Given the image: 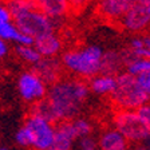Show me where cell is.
<instances>
[{
    "label": "cell",
    "mask_w": 150,
    "mask_h": 150,
    "mask_svg": "<svg viewBox=\"0 0 150 150\" xmlns=\"http://www.w3.org/2000/svg\"><path fill=\"white\" fill-rule=\"evenodd\" d=\"M147 11H149V13H150V4L147 6Z\"/></svg>",
    "instance_id": "e575fe53"
},
{
    "label": "cell",
    "mask_w": 150,
    "mask_h": 150,
    "mask_svg": "<svg viewBox=\"0 0 150 150\" xmlns=\"http://www.w3.org/2000/svg\"><path fill=\"white\" fill-rule=\"evenodd\" d=\"M16 84H18V91L22 99L31 105L44 99L48 94L47 84L32 70L24 71L19 75Z\"/></svg>",
    "instance_id": "52a82bcc"
},
{
    "label": "cell",
    "mask_w": 150,
    "mask_h": 150,
    "mask_svg": "<svg viewBox=\"0 0 150 150\" xmlns=\"http://www.w3.org/2000/svg\"><path fill=\"white\" fill-rule=\"evenodd\" d=\"M0 39L13 42L18 46H34L35 39L19 31L12 20H0Z\"/></svg>",
    "instance_id": "7c38bea8"
},
{
    "label": "cell",
    "mask_w": 150,
    "mask_h": 150,
    "mask_svg": "<svg viewBox=\"0 0 150 150\" xmlns=\"http://www.w3.org/2000/svg\"><path fill=\"white\" fill-rule=\"evenodd\" d=\"M137 81L139 83L141 88L145 91V94L150 99V72H144V74L137 75Z\"/></svg>",
    "instance_id": "d4e9b609"
},
{
    "label": "cell",
    "mask_w": 150,
    "mask_h": 150,
    "mask_svg": "<svg viewBox=\"0 0 150 150\" xmlns=\"http://www.w3.org/2000/svg\"><path fill=\"white\" fill-rule=\"evenodd\" d=\"M24 126L30 130L32 137V149L48 150L55 137V125L43 117L36 114H28L24 121Z\"/></svg>",
    "instance_id": "8992f818"
},
{
    "label": "cell",
    "mask_w": 150,
    "mask_h": 150,
    "mask_svg": "<svg viewBox=\"0 0 150 150\" xmlns=\"http://www.w3.org/2000/svg\"><path fill=\"white\" fill-rule=\"evenodd\" d=\"M134 150H149L144 144H137V146L134 147Z\"/></svg>",
    "instance_id": "4dcf8cb0"
},
{
    "label": "cell",
    "mask_w": 150,
    "mask_h": 150,
    "mask_svg": "<svg viewBox=\"0 0 150 150\" xmlns=\"http://www.w3.org/2000/svg\"><path fill=\"white\" fill-rule=\"evenodd\" d=\"M126 72L129 74L137 75L144 74V72H150V58H141V59H134L126 66Z\"/></svg>",
    "instance_id": "44dd1931"
},
{
    "label": "cell",
    "mask_w": 150,
    "mask_h": 150,
    "mask_svg": "<svg viewBox=\"0 0 150 150\" xmlns=\"http://www.w3.org/2000/svg\"><path fill=\"white\" fill-rule=\"evenodd\" d=\"M100 150H127L129 141L115 129H107L99 138Z\"/></svg>",
    "instance_id": "9a60e30c"
},
{
    "label": "cell",
    "mask_w": 150,
    "mask_h": 150,
    "mask_svg": "<svg viewBox=\"0 0 150 150\" xmlns=\"http://www.w3.org/2000/svg\"><path fill=\"white\" fill-rule=\"evenodd\" d=\"M63 64L60 59L56 58H42L36 64L31 67V70L35 74L48 86H52L56 82H59L62 79V71H63Z\"/></svg>",
    "instance_id": "9c48e42d"
},
{
    "label": "cell",
    "mask_w": 150,
    "mask_h": 150,
    "mask_svg": "<svg viewBox=\"0 0 150 150\" xmlns=\"http://www.w3.org/2000/svg\"><path fill=\"white\" fill-rule=\"evenodd\" d=\"M6 1H8V0H6Z\"/></svg>",
    "instance_id": "8d00e7d4"
},
{
    "label": "cell",
    "mask_w": 150,
    "mask_h": 150,
    "mask_svg": "<svg viewBox=\"0 0 150 150\" xmlns=\"http://www.w3.org/2000/svg\"><path fill=\"white\" fill-rule=\"evenodd\" d=\"M12 22L19 28V31L34 39L48 32H55V20L44 15L39 9L18 16Z\"/></svg>",
    "instance_id": "5b68a950"
},
{
    "label": "cell",
    "mask_w": 150,
    "mask_h": 150,
    "mask_svg": "<svg viewBox=\"0 0 150 150\" xmlns=\"http://www.w3.org/2000/svg\"><path fill=\"white\" fill-rule=\"evenodd\" d=\"M110 100L117 110H138L150 99L141 88L137 76L123 71L117 76V87Z\"/></svg>",
    "instance_id": "3957f363"
},
{
    "label": "cell",
    "mask_w": 150,
    "mask_h": 150,
    "mask_svg": "<svg viewBox=\"0 0 150 150\" xmlns=\"http://www.w3.org/2000/svg\"><path fill=\"white\" fill-rule=\"evenodd\" d=\"M72 142H74V139H71L69 135H66L63 131L55 127V137H54L52 145L48 150H71Z\"/></svg>",
    "instance_id": "7402d4cb"
},
{
    "label": "cell",
    "mask_w": 150,
    "mask_h": 150,
    "mask_svg": "<svg viewBox=\"0 0 150 150\" xmlns=\"http://www.w3.org/2000/svg\"><path fill=\"white\" fill-rule=\"evenodd\" d=\"M16 142H18L20 146H24V147H32V137H31V133L25 127L24 125L22 127L16 131Z\"/></svg>",
    "instance_id": "cb8c5ba5"
},
{
    "label": "cell",
    "mask_w": 150,
    "mask_h": 150,
    "mask_svg": "<svg viewBox=\"0 0 150 150\" xmlns=\"http://www.w3.org/2000/svg\"><path fill=\"white\" fill-rule=\"evenodd\" d=\"M79 146H81V150H97L98 144L93 137L87 135L79 139Z\"/></svg>",
    "instance_id": "484cf974"
},
{
    "label": "cell",
    "mask_w": 150,
    "mask_h": 150,
    "mask_svg": "<svg viewBox=\"0 0 150 150\" xmlns=\"http://www.w3.org/2000/svg\"><path fill=\"white\" fill-rule=\"evenodd\" d=\"M34 47L38 52L42 55V58H56L62 51V39L56 32H48L35 39Z\"/></svg>",
    "instance_id": "8fae6325"
},
{
    "label": "cell",
    "mask_w": 150,
    "mask_h": 150,
    "mask_svg": "<svg viewBox=\"0 0 150 150\" xmlns=\"http://www.w3.org/2000/svg\"><path fill=\"white\" fill-rule=\"evenodd\" d=\"M141 144H144V145H145V146H146V147H147V149H149V150H150V135H149V137H147V138H146V139H145V141H144V142H141Z\"/></svg>",
    "instance_id": "d6a6232c"
},
{
    "label": "cell",
    "mask_w": 150,
    "mask_h": 150,
    "mask_svg": "<svg viewBox=\"0 0 150 150\" xmlns=\"http://www.w3.org/2000/svg\"><path fill=\"white\" fill-rule=\"evenodd\" d=\"M135 111H137V114L139 115V118L150 127V100L147 103H145V105H142V106L138 110H135Z\"/></svg>",
    "instance_id": "4316f807"
},
{
    "label": "cell",
    "mask_w": 150,
    "mask_h": 150,
    "mask_svg": "<svg viewBox=\"0 0 150 150\" xmlns=\"http://www.w3.org/2000/svg\"><path fill=\"white\" fill-rule=\"evenodd\" d=\"M137 1L141 3V4H144V6H146V7L150 4V0H137Z\"/></svg>",
    "instance_id": "836d02e7"
},
{
    "label": "cell",
    "mask_w": 150,
    "mask_h": 150,
    "mask_svg": "<svg viewBox=\"0 0 150 150\" xmlns=\"http://www.w3.org/2000/svg\"><path fill=\"white\" fill-rule=\"evenodd\" d=\"M7 8H8L13 20L18 16L38 9V6L36 0H8L7 1Z\"/></svg>",
    "instance_id": "e0dca14e"
},
{
    "label": "cell",
    "mask_w": 150,
    "mask_h": 150,
    "mask_svg": "<svg viewBox=\"0 0 150 150\" xmlns=\"http://www.w3.org/2000/svg\"><path fill=\"white\" fill-rule=\"evenodd\" d=\"M145 42H146L147 51H149V54H150V35H146V36H145Z\"/></svg>",
    "instance_id": "1f68e13d"
},
{
    "label": "cell",
    "mask_w": 150,
    "mask_h": 150,
    "mask_svg": "<svg viewBox=\"0 0 150 150\" xmlns=\"http://www.w3.org/2000/svg\"><path fill=\"white\" fill-rule=\"evenodd\" d=\"M90 95L88 83L81 78H62L48 88L47 99L51 103L58 123L78 118Z\"/></svg>",
    "instance_id": "6da1fadb"
},
{
    "label": "cell",
    "mask_w": 150,
    "mask_h": 150,
    "mask_svg": "<svg viewBox=\"0 0 150 150\" xmlns=\"http://www.w3.org/2000/svg\"><path fill=\"white\" fill-rule=\"evenodd\" d=\"M117 87V76L98 74L88 81V88L98 95H111Z\"/></svg>",
    "instance_id": "2e32d148"
},
{
    "label": "cell",
    "mask_w": 150,
    "mask_h": 150,
    "mask_svg": "<svg viewBox=\"0 0 150 150\" xmlns=\"http://www.w3.org/2000/svg\"><path fill=\"white\" fill-rule=\"evenodd\" d=\"M38 9L52 20L64 18L71 11L70 0H36Z\"/></svg>",
    "instance_id": "5bb4252c"
},
{
    "label": "cell",
    "mask_w": 150,
    "mask_h": 150,
    "mask_svg": "<svg viewBox=\"0 0 150 150\" xmlns=\"http://www.w3.org/2000/svg\"><path fill=\"white\" fill-rule=\"evenodd\" d=\"M105 51L99 46H86L66 51L60 60L69 72L81 79H91L100 74V64Z\"/></svg>",
    "instance_id": "7a4b0ae2"
},
{
    "label": "cell",
    "mask_w": 150,
    "mask_h": 150,
    "mask_svg": "<svg viewBox=\"0 0 150 150\" xmlns=\"http://www.w3.org/2000/svg\"><path fill=\"white\" fill-rule=\"evenodd\" d=\"M112 125L129 142H144L150 135V127L135 110H117L112 114Z\"/></svg>",
    "instance_id": "277c9868"
},
{
    "label": "cell",
    "mask_w": 150,
    "mask_h": 150,
    "mask_svg": "<svg viewBox=\"0 0 150 150\" xmlns=\"http://www.w3.org/2000/svg\"><path fill=\"white\" fill-rule=\"evenodd\" d=\"M72 126L75 129V133L78 135V138H83V137H87V135L91 134L93 131V126L91 123L84 118H75L72 119Z\"/></svg>",
    "instance_id": "603a6c76"
},
{
    "label": "cell",
    "mask_w": 150,
    "mask_h": 150,
    "mask_svg": "<svg viewBox=\"0 0 150 150\" xmlns=\"http://www.w3.org/2000/svg\"><path fill=\"white\" fill-rule=\"evenodd\" d=\"M15 52L22 60L30 63L31 67L42 59V55L38 52V50L34 46H16Z\"/></svg>",
    "instance_id": "d6986e66"
},
{
    "label": "cell",
    "mask_w": 150,
    "mask_h": 150,
    "mask_svg": "<svg viewBox=\"0 0 150 150\" xmlns=\"http://www.w3.org/2000/svg\"><path fill=\"white\" fill-rule=\"evenodd\" d=\"M0 20H12V16L9 13L7 6H3L0 3Z\"/></svg>",
    "instance_id": "f1b7e54d"
},
{
    "label": "cell",
    "mask_w": 150,
    "mask_h": 150,
    "mask_svg": "<svg viewBox=\"0 0 150 150\" xmlns=\"http://www.w3.org/2000/svg\"><path fill=\"white\" fill-rule=\"evenodd\" d=\"M0 150H7V149H4V147H0Z\"/></svg>",
    "instance_id": "d590c367"
},
{
    "label": "cell",
    "mask_w": 150,
    "mask_h": 150,
    "mask_svg": "<svg viewBox=\"0 0 150 150\" xmlns=\"http://www.w3.org/2000/svg\"><path fill=\"white\" fill-rule=\"evenodd\" d=\"M129 50L131 51V54L137 58V59H141V58H150V54L147 51L146 47V42H145V36H133L130 39V43H129Z\"/></svg>",
    "instance_id": "ffe728a7"
},
{
    "label": "cell",
    "mask_w": 150,
    "mask_h": 150,
    "mask_svg": "<svg viewBox=\"0 0 150 150\" xmlns=\"http://www.w3.org/2000/svg\"><path fill=\"white\" fill-rule=\"evenodd\" d=\"M7 54H8V44H7L6 40L0 39V59L7 56Z\"/></svg>",
    "instance_id": "f546056e"
},
{
    "label": "cell",
    "mask_w": 150,
    "mask_h": 150,
    "mask_svg": "<svg viewBox=\"0 0 150 150\" xmlns=\"http://www.w3.org/2000/svg\"><path fill=\"white\" fill-rule=\"evenodd\" d=\"M137 0H98V13L106 20L119 22Z\"/></svg>",
    "instance_id": "30bf717a"
},
{
    "label": "cell",
    "mask_w": 150,
    "mask_h": 150,
    "mask_svg": "<svg viewBox=\"0 0 150 150\" xmlns=\"http://www.w3.org/2000/svg\"><path fill=\"white\" fill-rule=\"evenodd\" d=\"M123 69L126 70V64L123 56H122V51H105L102 58V64H100V74L118 76L121 72H123Z\"/></svg>",
    "instance_id": "4fadbf2b"
},
{
    "label": "cell",
    "mask_w": 150,
    "mask_h": 150,
    "mask_svg": "<svg viewBox=\"0 0 150 150\" xmlns=\"http://www.w3.org/2000/svg\"><path fill=\"white\" fill-rule=\"evenodd\" d=\"M119 24L123 30L131 34L146 31L150 27V13L147 11V7L137 1L119 20Z\"/></svg>",
    "instance_id": "ba28073f"
},
{
    "label": "cell",
    "mask_w": 150,
    "mask_h": 150,
    "mask_svg": "<svg viewBox=\"0 0 150 150\" xmlns=\"http://www.w3.org/2000/svg\"><path fill=\"white\" fill-rule=\"evenodd\" d=\"M91 0H70V7L72 11H82L88 6Z\"/></svg>",
    "instance_id": "83f0119b"
},
{
    "label": "cell",
    "mask_w": 150,
    "mask_h": 150,
    "mask_svg": "<svg viewBox=\"0 0 150 150\" xmlns=\"http://www.w3.org/2000/svg\"><path fill=\"white\" fill-rule=\"evenodd\" d=\"M30 112H31V114H36V115L43 117L44 119L50 121L51 123H54V125H56V123H58V119H56L55 112H54L52 106H51V103L48 102L47 97L44 98V99L39 100V102L34 103Z\"/></svg>",
    "instance_id": "ac0fdd59"
}]
</instances>
